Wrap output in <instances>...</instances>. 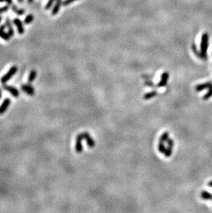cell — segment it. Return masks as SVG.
I'll use <instances>...</instances> for the list:
<instances>
[{"mask_svg": "<svg viewBox=\"0 0 212 213\" xmlns=\"http://www.w3.org/2000/svg\"><path fill=\"white\" fill-rule=\"evenodd\" d=\"M209 45V35L207 33H204L202 36L201 43H200V55L201 58L200 59H207V52Z\"/></svg>", "mask_w": 212, "mask_h": 213, "instance_id": "1", "label": "cell"}, {"mask_svg": "<svg viewBox=\"0 0 212 213\" xmlns=\"http://www.w3.org/2000/svg\"><path fill=\"white\" fill-rule=\"evenodd\" d=\"M17 70H18L17 67L16 66H12V67L10 68L9 71H8V72L1 78V79H0V82H1V84H6V83L7 82L11 77H13V75H15V73H17Z\"/></svg>", "mask_w": 212, "mask_h": 213, "instance_id": "2", "label": "cell"}, {"mask_svg": "<svg viewBox=\"0 0 212 213\" xmlns=\"http://www.w3.org/2000/svg\"><path fill=\"white\" fill-rule=\"evenodd\" d=\"M84 139V133L79 134L76 137V145H75V150L78 153H81L83 150V146H82V140Z\"/></svg>", "mask_w": 212, "mask_h": 213, "instance_id": "3", "label": "cell"}, {"mask_svg": "<svg viewBox=\"0 0 212 213\" xmlns=\"http://www.w3.org/2000/svg\"><path fill=\"white\" fill-rule=\"evenodd\" d=\"M13 24H14L16 28H17L18 34L23 35L25 32V28H24V24H23L22 21L20 20V19L17 18V17L14 18L13 19Z\"/></svg>", "mask_w": 212, "mask_h": 213, "instance_id": "4", "label": "cell"}, {"mask_svg": "<svg viewBox=\"0 0 212 213\" xmlns=\"http://www.w3.org/2000/svg\"><path fill=\"white\" fill-rule=\"evenodd\" d=\"M169 73L167 72H164L161 75V80L159 84H158L157 86L159 88H161V87H164L167 85V81L169 79Z\"/></svg>", "mask_w": 212, "mask_h": 213, "instance_id": "5", "label": "cell"}, {"mask_svg": "<svg viewBox=\"0 0 212 213\" xmlns=\"http://www.w3.org/2000/svg\"><path fill=\"white\" fill-rule=\"evenodd\" d=\"M3 88L4 90H6V91L10 92L13 96H14V97H18L19 96V92L18 91V90L16 88L13 87L12 86H9V85H4L3 86Z\"/></svg>", "mask_w": 212, "mask_h": 213, "instance_id": "6", "label": "cell"}, {"mask_svg": "<svg viewBox=\"0 0 212 213\" xmlns=\"http://www.w3.org/2000/svg\"><path fill=\"white\" fill-rule=\"evenodd\" d=\"M63 5V1L62 0H56L55 4H54L53 9L51 11V15L53 16L57 15L59 12L61 6Z\"/></svg>", "mask_w": 212, "mask_h": 213, "instance_id": "7", "label": "cell"}, {"mask_svg": "<svg viewBox=\"0 0 212 213\" xmlns=\"http://www.w3.org/2000/svg\"><path fill=\"white\" fill-rule=\"evenodd\" d=\"M5 24L6 25V28H8V33L11 37H14V30L12 26V22H11V19L9 17H6V21H5Z\"/></svg>", "mask_w": 212, "mask_h": 213, "instance_id": "8", "label": "cell"}, {"mask_svg": "<svg viewBox=\"0 0 212 213\" xmlns=\"http://www.w3.org/2000/svg\"><path fill=\"white\" fill-rule=\"evenodd\" d=\"M6 28V25L5 24L0 26V38L5 40V41H9L11 37L10 36L9 34L8 33V32H5Z\"/></svg>", "mask_w": 212, "mask_h": 213, "instance_id": "9", "label": "cell"}, {"mask_svg": "<svg viewBox=\"0 0 212 213\" xmlns=\"http://www.w3.org/2000/svg\"><path fill=\"white\" fill-rule=\"evenodd\" d=\"M21 88L24 92L28 94L29 95H35V90L31 86L30 84H23L21 86Z\"/></svg>", "mask_w": 212, "mask_h": 213, "instance_id": "10", "label": "cell"}, {"mask_svg": "<svg viewBox=\"0 0 212 213\" xmlns=\"http://www.w3.org/2000/svg\"><path fill=\"white\" fill-rule=\"evenodd\" d=\"M212 88V83L211 82H206L203 84H198L196 86L195 90L197 92H200V91L205 90V89H209Z\"/></svg>", "mask_w": 212, "mask_h": 213, "instance_id": "11", "label": "cell"}, {"mask_svg": "<svg viewBox=\"0 0 212 213\" xmlns=\"http://www.w3.org/2000/svg\"><path fill=\"white\" fill-rule=\"evenodd\" d=\"M84 139L86 140V143H87V145L88 146V147L90 148H94V146H95V142H94V139L90 135L89 133L86 132V133H84Z\"/></svg>", "mask_w": 212, "mask_h": 213, "instance_id": "12", "label": "cell"}, {"mask_svg": "<svg viewBox=\"0 0 212 213\" xmlns=\"http://www.w3.org/2000/svg\"><path fill=\"white\" fill-rule=\"evenodd\" d=\"M10 104H11V100L10 99H6L3 102V103L0 106V115H2L5 113V111L9 108Z\"/></svg>", "mask_w": 212, "mask_h": 213, "instance_id": "13", "label": "cell"}, {"mask_svg": "<svg viewBox=\"0 0 212 213\" xmlns=\"http://www.w3.org/2000/svg\"><path fill=\"white\" fill-rule=\"evenodd\" d=\"M11 9H12V11H13L14 13H15L18 16H22L26 13L25 10L23 9H18L17 6L14 4L11 5Z\"/></svg>", "mask_w": 212, "mask_h": 213, "instance_id": "14", "label": "cell"}, {"mask_svg": "<svg viewBox=\"0 0 212 213\" xmlns=\"http://www.w3.org/2000/svg\"><path fill=\"white\" fill-rule=\"evenodd\" d=\"M200 197L204 200H212V194L207 191H203L200 193Z\"/></svg>", "mask_w": 212, "mask_h": 213, "instance_id": "15", "label": "cell"}, {"mask_svg": "<svg viewBox=\"0 0 212 213\" xmlns=\"http://www.w3.org/2000/svg\"><path fill=\"white\" fill-rule=\"evenodd\" d=\"M37 71H36L35 70H32V71H30V73H29L28 77V82L29 84L32 83L36 79V77H37Z\"/></svg>", "mask_w": 212, "mask_h": 213, "instance_id": "16", "label": "cell"}, {"mask_svg": "<svg viewBox=\"0 0 212 213\" xmlns=\"http://www.w3.org/2000/svg\"><path fill=\"white\" fill-rule=\"evenodd\" d=\"M157 94H158V92L156 90L151 91V92H147V93H146V95H144V96H143V99L146 100H150V99L153 98V97H154L155 96L157 95Z\"/></svg>", "mask_w": 212, "mask_h": 213, "instance_id": "17", "label": "cell"}, {"mask_svg": "<svg viewBox=\"0 0 212 213\" xmlns=\"http://www.w3.org/2000/svg\"><path fill=\"white\" fill-rule=\"evenodd\" d=\"M34 21V15L32 14H28L26 17H25L24 20V24L26 25H28V24H30L31 23H32V22Z\"/></svg>", "mask_w": 212, "mask_h": 213, "instance_id": "18", "label": "cell"}, {"mask_svg": "<svg viewBox=\"0 0 212 213\" xmlns=\"http://www.w3.org/2000/svg\"><path fill=\"white\" fill-rule=\"evenodd\" d=\"M169 134L168 132H165L161 136V137H160L159 141H161V142H163V143L165 142V141H167L168 140V139H169Z\"/></svg>", "mask_w": 212, "mask_h": 213, "instance_id": "19", "label": "cell"}, {"mask_svg": "<svg viewBox=\"0 0 212 213\" xmlns=\"http://www.w3.org/2000/svg\"><path fill=\"white\" fill-rule=\"evenodd\" d=\"M56 0H48V2L46 3L45 6V11H48V10L51 9V8L53 7V6L55 4Z\"/></svg>", "mask_w": 212, "mask_h": 213, "instance_id": "20", "label": "cell"}, {"mask_svg": "<svg viewBox=\"0 0 212 213\" xmlns=\"http://www.w3.org/2000/svg\"><path fill=\"white\" fill-rule=\"evenodd\" d=\"M158 149H159V152H161V153L164 154V152H165L166 148L163 142H161V141H159V146H158Z\"/></svg>", "mask_w": 212, "mask_h": 213, "instance_id": "21", "label": "cell"}, {"mask_svg": "<svg viewBox=\"0 0 212 213\" xmlns=\"http://www.w3.org/2000/svg\"><path fill=\"white\" fill-rule=\"evenodd\" d=\"M173 148H174L170 147V146H167V148L165 150V152H164L165 156L166 157H169L172 155Z\"/></svg>", "mask_w": 212, "mask_h": 213, "instance_id": "22", "label": "cell"}, {"mask_svg": "<svg viewBox=\"0 0 212 213\" xmlns=\"http://www.w3.org/2000/svg\"><path fill=\"white\" fill-rule=\"evenodd\" d=\"M212 97V88L209 89V91L203 96V100H207L209 98H211Z\"/></svg>", "mask_w": 212, "mask_h": 213, "instance_id": "23", "label": "cell"}, {"mask_svg": "<svg viewBox=\"0 0 212 213\" xmlns=\"http://www.w3.org/2000/svg\"><path fill=\"white\" fill-rule=\"evenodd\" d=\"M192 50L194 51V54H196V55L197 57L199 58H201V55H200V52H198V50H197L196 48V46L194 44H192Z\"/></svg>", "mask_w": 212, "mask_h": 213, "instance_id": "24", "label": "cell"}, {"mask_svg": "<svg viewBox=\"0 0 212 213\" xmlns=\"http://www.w3.org/2000/svg\"><path fill=\"white\" fill-rule=\"evenodd\" d=\"M9 5H5V6H2V7H0V14L4 13H6L7 11H9Z\"/></svg>", "mask_w": 212, "mask_h": 213, "instance_id": "25", "label": "cell"}, {"mask_svg": "<svg viewBox=\"0 0 212 213\" xmlns=\"http://www.w3.org/2000/svg\"><path fill=\"white\" fill-rule=\"evenodd\" d=\"M77 1V0H64V1H63V6H69V5L72 4L73 2H74V1Z\"/></svg>", "mask_w": 212, "mask_h": 213, "instance_id": "26", "label": "cell"}, {"mask_svg": "<svg viewBox=\"0 0 212 213\" xmlns=\"http://www.w3.org/2000/svg\"><path fill=\"white\" fill-rule=\"evenodd\" d=\"M166 142L167 143V146H170V147L172 148H174V141L173 139H168V140L166 141Z\"/></svg>", "mask_w": 212, "mask_h": 213, "instance_id": "27", "label": "cell"}, {"mask_svg": "<svg viewBox=\"0 0 212 213\" xmlns=\"http://www.w3.org/2000/svg\"><path fill=\"white\" fill-rule=\"evenodd\" d=\"M145 85H146L147 86L150 87V88H154L155 86L154 83H153L152 82H151V81H147V82H145Z\"/></svg>", "mask_w": 212, "mask_h": 213, "instance_id": "28", "label": "cell"}, {"mask_svg": "<svg viewBox=\"0 0 212 213\" xmlns=\"http://www.w3.org/2000/svg\"><path fill=\"white\" fill-rule=\"evenodd\" d=\"M0 2H6L8 5L11 6V5H13V0H0Z\"/></svg>", "mask_w": 212, "mask_h": 213, "instance_id": "29", "label": "cell"}, {"mask_svg": "<svg viewBox=\"0 0 212 213\" xmlns=\"http://www.w3.org/2000/svg\"><path fill=\"white\" fill-rule=\"evenodd\" d=\"M208 186H209V187H211V188H212V181H209V183H208Z\"/></svg>", "mask_w": 212, "mask_h": 213, "instance_id": "30", "label": "cell"}, {"mask_svg": "<svg viewBox=\"0 0 212 213\" xmlns=\"http://www.w3.org/2000/svg\"><path fill=\"white\" fill-rule=\"evenodd\" d=\"M33 1H34V0H28V3L29 4H32V2H33Z\"/></svg>", "mask_w": 212, "mask_h": 213, "instance_id": "31", "label": "cell"}, {"mask_svg": "<svg viewBox=\"0 0 212 213\" xmlns=\"http://www.w3.org/2000/svg\"><path fill=\"white\" fill-rule=\"evenodd\" d=\"M1 21H2V17H1V16L0 15V23H1Z\"/></svg>", "mask_w": 212, "mask_h": 213, "instance_id": "32", "label": "cell"}, {"mask_svg": "<svg viewBox=\"0 0 212 213\" xmlns=\"http://www.w3.org/2000/svg\"><path fill=\"white\" fill-rule=\"evenodd\" d=\"M17 1H19V2H22V1H24V0H17Z\"/></svg>", "mask_w": 212, "mask_h": 213, "instance_id": "33", "label": "cell"}, {"mask_svg": "<svg viewBox=\"0 0 212 213\" xmlns=\"http://www.w3.org/2000/svg\"><path fill=\"white\" fill-rule=\"evenodd\" d=\"M1 90H0V99H1Z\"/></svg>", "mask_w": 212, "mask_h": 213, "instance_id": "34", "label": "cell"}]
</instances>
